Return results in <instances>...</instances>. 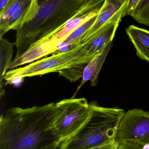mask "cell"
I'll use <instances>...</instances> for the list:
<instances>
[{
  "label": "cell",
  "instance_id": "obj_1",
  "mask_svg": "<svg viewBox=\"0 0 149 149\" xmlns=\"http://www.w3.org/2000/svg\"><path fill=\"white\" fill-rule=\"evenodd\" d=\"M56 115L54 103L8 109L0 118V149H58Z\"/></svg>",
  "mask_w": 149,
  "mask_h": 149
},
{
  "label": "cell",
  "instance_id": "obj_2",
  "mask_svg": "<svg viewBox=\"0 0 149 149\" xmlns=\"http://www.w3.org/2000/svg\"><path fill=\"white\" fill-rule=\"evenodd\" d=\"M86 0L39 1L35 17L16 31L15 56L22 54L31 44L57 30L73 19Z\"/></svg>",
  "mask_w": 149,
  "mask_h": 149
},
{
  "label": "cell",
  "instance_id": "obj_3",
  "mask_svg": "<svg viewBox=\"0 0 149 149\" xmlns=\"http://www.w3.org/2000/svg\"><path fill=\"white\" fill-rule=\"evenodd\" d=\"M94 57L83 46L77 45L25 67L11 70L6 74L4 80L6 84H12L25 77L58 72L59 75L74 82L82 77L85 68Z\"/></svg>",
  "mask_w": 149,
  "mask_h": 149
},
{
  "label": "cell",
  "instance_id": "obj_4",
  "mask_svg": "<svg viewBox=\"0 0 149 149\" xmlns=\"http://www.w3.org/2000/svg\"><path fill=\"white\" fill-rule=\"evenodd\" d=\"M89 103L92 109L89 120L77 133L61 143L59 149H90L114 141L125 111L102 107L95 101Z\"/></svg>",
  "mask_w": 149,
  "mask_h": 149
},
{
  "label": "cell",
  "instance_id": "obj_5",
  "mask_svg": "<svg viewBox=\"0 0 149 149\" xmlns=\"http://www.w3.org/2000/svg\"><path fill=\"white\" fill-rule=\"evenodd\" d=\"M105 0H86L76 15L62 26L34 42L22 54L15 56L9 69L41 59L56 52L79 27L98 14Z\"/></svg>",
  "mask_w": 149,
  "mask_h": 149
},
{
  "label": "cell",
  "instance_id": "obj_6",
  "mask_svg": "<svg viewBox=\"0 0 149 149\" xmlns=\"http://www.w3.org/2000/svg\"><path fill=\"white\" fill-rule=\"evenodd\" d=\"M54 127L61 142L77 133L91 116L92 109L85 98H71L56 103Z\"/></svg>",
  "mask_w": 149,
  "mask_h": 149
},
{
  "label": "cell",
  "instance_id": "obj_7",
  "mask_svg": "<svg viewBox=\"0 0 149 149\" xmlns=\"http://www.w3.org/2000/svg\"><path fill=\"white\" fill-rule=\"evenodd\" d=\"M114 141L118 143H149V112L136 109L125 112L118 123Z\"/></svg>",
  "mask_w": 149,
  "mask_h": 149
},
{
  "label": "cell",
  "instance_id": "obj_8",
  "mask_svg": "<svg viewBox=\"0 0 149 149\" xmlns=\"http://www.w3.org/2000/svg\"><path fill=\"white\" fill-rule=\"evenodd\" d=\"M130 0H105L93 26L83 35L79 45L84 46L112 22L125 16Z\"/></svg>",
  "mask_w": 149,
  "mask_h": 149
},
{
  "label": "cell",
  "instance_id": "obj_9",
  "mask_svg": "<svg viewBox=\"0 0 149 149\" xmlns=\"http://www.w3.org/2000/svg\"><path fill=\"white\" fill-rule=\"evenodd\" d=\"M40 8L39 1L25 0L24 3L14 14L0 26V37L11 30L16 31L32 20L37 14Z\"/></svg>",
  "mask_w": 149,
  "mask_h": 149
},
{
  "label": "cell",
  "instance_id": "obj_10",
  "mask_svg": "<svg viewBox=\"0 0 149 149\" xmlns=\"http://www.w3.org/2000/svg\"><path fill=\"white\" fill-rule=\"evenodd\" d=\"M112 45V41L110 42L104 50L101 53L96 55L87 65L84 71L81 82L72 98H74L79 90L88 81L91 82V86H95L97 84L98 75L101 68Z\"/></svg>",
  "mask_w": 149,
  "mask_h": 149
},
{
  "label": "cell",
  "instance_id": "obj_11",
  "mask_svg": "<svg viewBox=\"0 0 149 149\" xmlns=\"http://www.w3.org/2000/svg\"><path fill=\"white\" fill-rule=\"evenodd\" d=\"M125 31L136 49L137 55L149 62V31L134 25L129 26Z\"/></svg>",
  "mask_w": 149,
  "mask_h": 149
},
{
  "label": "cell",
  "instance_id": "obj_12",
  "mask_svg": "<svg viewBox=\"0 0 149 149\" xmlns=\"http://www.w3.org/2000/svg\"><path fill=\"white\" fill-rule=\"evenodd\" d=\"M15 43H12L9 41L0 37V95L1 97L5 94L4 78L7 70L12 64L13 61V47Z\"/></svg>",
  "mask_w": 149,
  "mask_h": 149
},
{
  "label": "cell",
  "instance_id": "obj_13",
  "mask_svg": "<svg viewBox=\"0 0 149 149\" xmlns=\"http://www.w3.org/2000/svg\"><path fill=\"white\" fill-rule=\"evenodd\" d=\"M120 22H116L95 37L92 41L84 46L88 53L95 56L101 53L110 42L112 41Z\"/></svg>",
  "mask_w": 149,
  "mask_h": 149
},
{
  "label": "cell",
  "instance_id": "obj_14",
  "mask_svg": "<svg viewBox=\"0 0 149 149\" xmlns=\"http://www.w3.org/2000/svg\"><path fill=\"white\" fill-rule=\"evenodd\" d=\"M98 14L95 15L79 27L65 41L63 44V45L70 47V48L79 45V42L82 36L93 26L97 18Z\"/></svg>",
  "mask_w": 149,
  "mask_h": 149
},
{
  "label": "cell",
  "instance_id": "obj_15",
  "mask_svg": "<svg viewBox=\"0 0 149 149\" xmlns=\"http://www.w3.org/2000/svg\"><path fill=\"white\" fill-rule=\"evenodd\" d=\"M130 15L139 23L149 26V0H139Z\"/></svg>",
  "mask_w": 149,
  "mask_h": 149
},
{
  "label": "cell",
  "instance_id": "obj_16",
  "mask_svg": "<svg viewBox=\"0 0 149 149\" xmlns=\"http://www.w3.org/2000/svg\"><path fill=\"white\" fill-rule=\"evenodd\" d=\"M25 0H8L4 11L0 13V26L6 22L14 14L16 11L24 3Z\"/></svg>",
  "mask_w": 149,
  "mask_h": 149
},
{
  "label": "cell",
  "instance_id": "obj_17",
  "mask_svg": "<svg viewBox=\"0 0 149 149\" xmlns=\"http://www.w3.org/2000/svg\"><path fill=\"white\" fill-rule=\"evenodd\" d=\"M117 149H149V143L142 144L134 142H123L118 143Z\"/></svg>",
  "mask_w": 149,
  "mask_h": 149
},
{
  "label": "cell",
  "instance_id": "obj_18",
  "mask_svg": "<svg viewBox=\"0 0 149 149\" xmlns=\"http://www.w3.org/2000/svg\"><path fill=\"white\" fill-rule=\"evenodd\" d=\"M139 0H130L129 3L127 5V8L125 12V16L126 15H130L132 11L135 9L138 3Z\"/></svg>",
  "mask_w": 149,
  "mask_h": 149
},
{
  "label": "cell",
  "instance_id": "obj_19",
  "mask_svg": "<svg viewBox=\"0 0 149 149\" xmlns=\"http://www.w3.org/2000/svg\"><path fill=\"white\" fill-rule=\"evenodd\" d=\"M118 146V143L114 141L104 145L90 149H117Z\"/></svg>",
  "mask_w": 149,
  "mask_h": 149
},
{
  "label": "cell",
  "instance_id": "obj_20",
  "mask_svg": "<svg viewBox=\"0 0 149 149\" xmlns=\"http://www.w3.org/2000/svg\"><path fill=\"white\" fill-rule=\"evenodd\" d=\"M8 0H0V13H1L6 8Z\"/></svg>",
  "mask_w": 149,
  "mask_h": 149
},
{
  "label": "cell",
  "instance_id": "obj_21",
  "mask_svg": "<svg viewBox=\"0 0 149 149\" xmlns=\"http://www.w3.org/2000/svg\"><path fill=\"white\" fill-rule=\"evenodd\" d=\"M58 149H59V148H58Z\"/></svg>",
  "mask_w": 149,
  "mask_h": 149
}]
</instances>
